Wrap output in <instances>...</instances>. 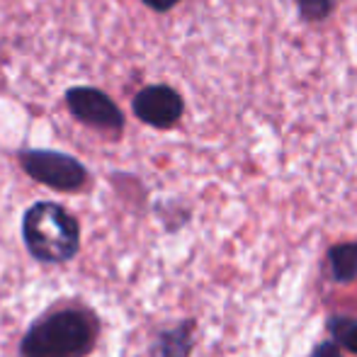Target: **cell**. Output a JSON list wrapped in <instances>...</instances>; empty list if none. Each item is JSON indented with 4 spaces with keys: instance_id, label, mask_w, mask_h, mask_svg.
Listing matches in <instances>:
<instances>
[{
    "instance_id": "30bf717a",
    "label": "cell",
    "mask_w": 357,
    "mask_h": 357,
    "mask_svg": "<svg viewBox=\"0 0 357 357\" xmlns=\"http://www.w3.org/2000/svg\"><path fill=\"white\" fill-rule=\"evenodd\" d=\"M149 8H153V10H158V13H165V10H170V8H175V5L180 3V0H144Z\"/></svg>"
},
{
    "instance_id": "6da1fadb",
    "label": "cell",
    "mask_w": 357,
    "mask_h": 357,
    "mask_svg": "<svg viewBox=\"0 0 357 357\" xmlns=\"http://www.w3.org/2000/svg\"><path fill=\"white\" fill-rule=\"evenodd\" d=\"M95 321L78 309H63L37 321L22 340L24 357H85L95 345Z\"/></svg>"
},
{
    "instance_id": "5b68a950",
    "label": "cell",
    "mask_w": 357,
    "mask_h": 357,
    "mask_svg": "<svg viewBox=\"0 0 357 357\" xmlns=\"http://www.w3.org/2000/svg\"><path fill=\"white\" fill-rule=\"evenodd\" d=\"M66 102L75 117L80 122L90 124V127L119 132L124 124L122 112L117 109V105L95 88H71L66 95Z\"/></svg>"
},
{
    "instance_id": "3957f363",
    "label": "cell",
    "mask_w": 357,
    "mask_h": 357,
    "mask_svg": "<svg viewBox=\"0 0 357 357\" xmlns=\"http://www.w3.org/2000/svg\"><path fill=\"white\" fill-rule=\"evenodd\" d=\"M20 160L34 180L54 190L73 192L88 178V173L78 160L71 155L54 153V151H24V153H20Z\"/></svg>"
},
{
    "instance_id": "52a82bcc",
    "label": "cell",
    "mask_w": 357,
    "mask_h": 357,
    "mask_svg": "<svg viewBox=\"0 0 357 357\" xmlns=\"http://www.w3.org/2000/svg\"><path fill=\"white\" fill-rule=\"evenodd\" d=\"M296 8H299L301 20L321 22V20L331 17V13L338 8V0H296Z\"/></svg>"
},
{
    "instance_id": "7a4b0ae2",
    "label": "cell",
    "mask_w": 357,
    "mask_h": 357,
    "mask_svg": "<svg viewBox=\"0 0 357 357\" xmlns=\"http://www.w3.org/2000/svg\"><path fill=\"white\" fill-rule=\"evenodd\" d=\"M22 236L29 253L42 263H66L80 243L78 221L54 202H39L24 214Z\"/></svg>"
},
{
    "instance_id": "ba28073f",
    "label": "cell",
    "mask_w": 357,
    "mask_h": 357,
    "mask_svg": "<svg viewBox=\"0 0 357 357\" xmlns=\"http://www.w3.org/2000/svg\"><path fill=\"white\" fill-rule=\"evenodd\" d=\"M333 333L338 335V340L350 350V353L357 355V321L353 319H338L331 324Z\"/></svg>"
},
{
    "instance_id": "8992f818",
    "label": "cell",
    "mask_w": 357,
    "mask_h": 357,
    "mask_svg": "<svg viewBox=\"0 0 357 357\" xmlns=\"http://www.w3.org/2000/svg\"><path fill=\"white\" fill-rule=\"evenodd\" d=\"M331 273L338 282H355L357 280V241L340 243L328 253Z\"/></svg>"
},
{
    "instance_id": "9c48e42d",
    "label": "cell",
    "mask_w": 357,
    "mask_h": 357,
    "mask_svg": "<svg viewBox=\"0 0 357 357\" xmlns=\"http://www.w3.org/2000/svg\"><path fill=\"white\" fill-rule=\"evenodd\" d=\"M311 357H343V355H340L338 345L324 343V345H319V348L314 350V355H311Z\"/></svg>"
},
{
    "instance_id": "277c9868",
    "label": "cell",
    "mask_w": 357,
    "mask_h": 357,
    "mask_svg": "<svg viewBox=\"0 0 357 357\" xmlns=\"http://www.w3.org/2000/svg\"><path fill=\"white\" fill-rule=\"evenodd\" d=\"M185 102L170 85H149L134 98V114L151 127L168 129L183 117Z\"/></svg>"
}]
</instances>
